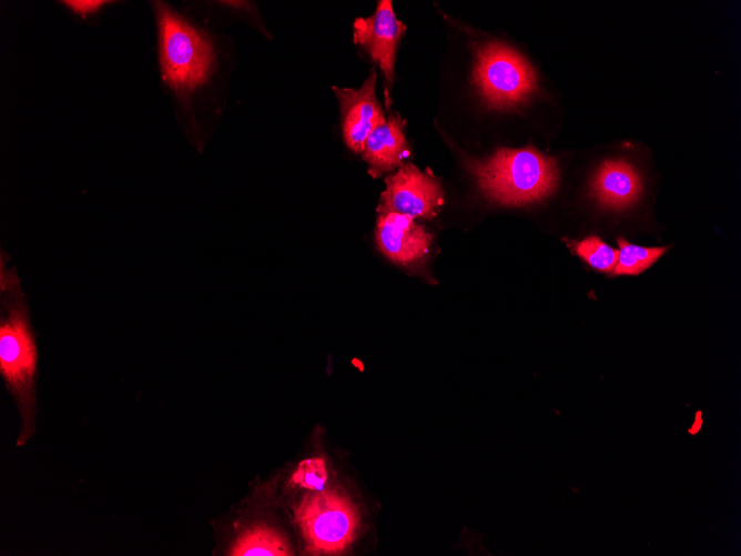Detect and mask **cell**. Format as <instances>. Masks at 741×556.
<instances>
[{
	"label": "cell",
	"instance_id": "6da1fadb",
	"mask_svg": "<svg viewBox=\"0 0 741 556\" xmlns=\"http://www.w3.org/2000/svg\"><path fill=\"white\" fill-rule=\"evenodd\" d=\"M0 372L7 387L22 407L34 404L37 345L28 301L14 267L1 253L0 262Z\"/></svg>",
	"mask_w": 741,
	"mask_h": 556
},
{
	"label": "cell",
	"instance_id": "7a4b0ae2",
	"mask_svg": "<svg viewBox=\"0 0 741 556\" xmlns=\"http://www.w3.org/2000/svg\"><path fill=\"white\" fill-rule=\"evenodd\" d=\"M480 190L506 205L540 201L557 186L558 168L554 158L536 149H499L484 161L468 164Z\"/></svg>",
	"mask_w": 741,
	"mask_h": 556
},
{
	"label": "cell",
	"instance_id": "3957f363",
	"mask_svg": "<svg viewBox=\"0 0 741 556\" xmlns=\"http://www.w3.org/2000/svg\"><path fill=\"white\" fill-rule=\"evenodd\" d=\"M159 28L160 64L164 82L179 93L204 84L214 70L210 38L162 1L153 2Z\"/></svg>",
	"mask_w": 741,
	"mask_h": 556
},
{
	"label": "cell",
	"instance_id": "277c9868",
	"mask_svg": "<svg viewBox=\"0 0 741 556\" xmlns=\"http://www.w3.org/2000/svg\"><path fill=\"white\" fill-rule=\"evenodd\" d=\"M473 83L488 107L509 109L531 97L537 89V77L516 50L488 42L477 49Z\"/></svg>",
	"mask_w": 741,
	"mask_h": 556
},
{
	"label": "cell",
	"instance_id": "5b68a950",
	"mask_svg": "<svg viewBox=\"0 0 741 556\" xmlns=\"http://www.w3.org/2000/svg\"><path fill=\"white\" fill-rule=\"evenodd\" d=\"M295 518L312 554H339L354 539L358 515L352 502L336 491L306 496Z\"/></svg>",
	"mask_w": 741,
	"mask_h": 556
},
{
	"label": "cell",
	"instance_id": "8992f818",
	"mask_svg": "<svg viewBox=\"0 0 741 556\" xmlns=\"http://www.w3.org/2000/svg\"><path fill=\"white\" fill-rule=\"evenodd\" d=\"M443 202L439 182L409 163L386 178L377 211L379 214L394 212L413 219H429L435 216Z\"/></svg>",
	"mask_w": 741,
	"mask_h": 556
},
{
	"label": "cell",
	"instance_id": "52a82bcc",
	"mask_svg": "<svg viewBox=\"0 0 741 556\" xmlns=\"http://www.w3.org/2000/svg\"><path fill=\"white\" fill-rule=\"evenodd\" d=\"M406 31L393 10L390 0L378 1L373 16L358 18L354 22V42L378 64L387 85L394 79V64L398 41Z\"/></svg>",
	"mask_w": 741,
	"mask_h": 556
},
{
	"label": "cell",
	"instance_id": "ba28073f",
	"mask_svg": "<svg viewBox=\"0 0 741 556\" xmlns=\"http://www.w3.org/2000/svg\"><path fill=\"white\" fill-rule=\"evenodd\" d=\"M376 78L377 74L373 69L359 89L333 87L339 102L346 145L361 154L369 133L386 120L375 95Z\"/></svg>",
	"mask_w": 741,
	"mask_h": 556
},
{
	"label": "cell",
	"instance_id": "9c48e42d",
	"mask_svg": "<svg viewBox=\"0 0 741 556\" xmlns=\"http://www.w3.org/2000/svg\"><path fill=\"white\" fill-rule=\"evenodd\" d=\"M375 241L382 254L394 263L415 266L428 254L432 235L413 218L389 212L378 215Z\"/></svg>",
	"mask_w": 741,
	"mask_h": 556
},
{
	"label": "cell",
	"instance_id": "30bf717a",
	"mask_svg": "<svg viewBox=\"0 0 741 556\" xmlns=\"http://www.w3.org/2000/svg\"><path fill=\"white\" fill-rule=\"evenodd\" d=\"M642 191V181L625 160L602 162L591 180V194L608 209H623L635 203Z\"/></svg>",
	"mask_w": 741,
	"mask_h": 556
},
{
	"label": "cell",
	"instance_id": "8fae6325",
	"mask_svg": "<svg viewBox=\"0 0 741 556\" xmlns=\"http://www.w3.org/2000/svg\"><path fill=\"white\" fill-rule=\"evenodd\" d=\"M405 124L406 121L398 113H394L369 133L362 152L369 166V174L378 176L389 172L408 156Z\"/></svg>",
	"mask_w": 741,
	"mask_h": 556
},
{
	"label": "cell",
	"instance_id": "7c38bea8",
	"mask_svg": "<svg viewBox=\"0 0 741 556\" xmlns=\"http://www.w3.org/2000/svg\"><path fill=\"white\" fill-rule=\"evenodd\" d=\"M232 556H288L292 550L282 535L266 526H256L242 534L232 546Z\"/></svg>",
	"mask_w": 741,
	"mask_h": 556
},
{
	"label": "cell",
	"instance_id": "4fadbf2b",
	"mask_svg": "<svg viewBox=\"0 0 741 556\" xmlns=\"http://www.w3.org/2000/svg\"><path fill=\"white\" fill-rule=\"evenodd\" d=\"M617 264L613 269L617 275H637L651 266L667 250L663 247H642L618 239Z\"/></svg>",
	"mask_w": 741,
	"mask_h": 556
},
{
	"label": "cell",
	"instance_id": "5bb4252c",
	"mask_svg": "<svg viewBox=\"0 0 741 556\" xmlns=\"http://www.w3.org/2000/svg\"><path fill=\"white\" fill-rule=\"evenodd\" d=\"M575 251L589 265L601 272L613 271L617 264L618 251L598 236H588L576 242Z\"/></svg>",
	"mask_w": 741,
	"mask_h": 556
},
{
	"label": "cell",
	"instance_id": "9a60e30c",
	"mask_svg": "<svg viewBox=\"0 0 741 556\" xmlns=\"http://www.w3.org/2000/svg\"><path fill=\"white\" fill-rule=\"evenodd\" d=\"M293 482L302 487L318 491L327 481V471L323 458H307L302 461L294 472Z\"/></svg>",
	"mask_w": 741,
	"mask_h": 556
},
{
	"label": "cell",
	"instance_id": "2e32d148",
	"mask_svg": "<svg viewBox=\"0 0 741 556\" xmlns=\"http://www.w3.org/2000/svg\"><path fill=\"white\" fill-rule=\"evenodd\" d=\"M63 3L68 8H70L72 11H74L75 13H78L82 17H85L88 14H91V13L95 12L98 9H100L106 2L101 1V0H87V1H82V0L72 1L71 0V1H63Z\"/></svg>",
	"mask_w": 741,
	"mask_h": 556
}]
</instances>
